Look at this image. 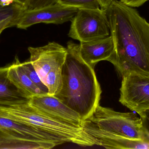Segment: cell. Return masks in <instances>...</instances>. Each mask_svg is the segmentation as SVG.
Segmentation results:
<instances>
[{
    "label": "cell",
    "instance_id": "cell-1",
    "mask_svg": "<svg viewBox=\"0 0 149 149\" xmlns=\"http://www.w3.org/2000/svg\"><path fill=\"white\" fill-rule=\"evenodd\" d=\"M115 52L108 61L122 76H149V23L136 10L113 0L107 10Z\"/></svg>",
    "mask_w": 149,
    "mask_h": 149
},
{
    "label": "cell",
    "instance_id": "cell-2",
    "mask_svg": "<svg viewBox=\"0 0 149 149\" xmlns=\"http://www.w3.org/2000/svg\"><path fill=\"white\" fill-rule=\"evenodd\" d=\"M62 69L63 85L54 95L78 113L82 121L88 119L100 105L102 90L94 68L81 56L79 44L70 41Z\"/></svg>",
    "mask_w": 149,
    "mask_h": 149
},
{
    "label": "cell",
    "instance_id": "cell-3",
    "mask_svg": "<svg viewBox=\"0 0 149 149\" xmlns=\"http://www.w3.org/2000/svg\"><path fill=\"white\" fill-rule=\"evenodd\" d=\"M0 109L11 117L26 123L50 136L57 146L72 143L81 146L98 145V143L82 127L53 119L29 104L0 106Z\"/></svg>",
    "mask_w": 149,
    "mask_h": 149
},
{
    "label": "cell",
    "instance_id": "cell-4",
    "mask_svg": "<svg viewBox=\"0 0 149 149\" xmlns=\"http://www.w3.org/2000/svg\"><path fill=\"white\" fill-rule=\"evenodd\" d=\"M29 60L42 82L48 87V94L54 95L63 85L62 69L67 54V48L55 42L38 47H29Z\"/></svg>",
    "mask_w": 149,
    "mask_h": 149
},
{
    "label": "cell",
    "instance_id": "cell-5",
    "mask_svg": "<svg viewBox=\"0 0 149 149\" xmlns=\"http://www.w3.org/2000/svg\"><path fill=\"white\" fill-rule=\"evenodd\" d=\"M56 146L48 135L0 109V149H49Z\"/></svg>",
    "mask_w": 149,
    "mask_h": 149
},
{
    "label": "cell",
    "instance_id": "cell-6",
    "mask_svg": "<svg viewBox=\"0 0 149 149\" xmlns=\"http://www.w3.org/2000/svg\"><path fill=\"white\" fill-rule=\"evenodd\" d=\"M87 120L104 131L134 140L148 141L141 119L132 112H116L99 105L92 116Z\"/></svg>",
    "mask_w": 149,
    "mask_h": 149
},
{
    "label": "cell",
    "instance_id": "cell-7",
    "mask_svg": "<svg viewBox=\"0 0 149 149\" xmlns=\"http://www.w3.org/2000/svg\"><path fill=\"white\" fill-rule=\"evenodd\" d=\"M107 10L100 8L79 9L71 20L68 36L80 42H86L109 36Z\"/></svg>",
    "mask_w": 149,
    "mask_h": 149
},
{
    "label": "cell",
    "instance_id": "cell-8",
    "mask_svg": "<svg viewBox=\"0 0 149 149\" xmlns=\"http://www.w3.org/2000/svg\"><path fill=\"white\" fill-rule=\"evenodd\" d=\"M122 78L119 101L142 118L149 110V76L129 74Z\"/></svg>",
    "mask_w": 149,
    "mask_h": 149
},
{
    "label": "cell",
    "instance_id": "cell-9",
    "mask_svg": "<svg viewBox=\"0 0 149 149\" xmlns=\"http://www.w3.org/2000/svg\"><path fill=\"white\" fill-rule=\"evenodd\" d=\"M78 10L76 8L63 6L57 3L37 9H24L19 16L16 26L26 29L40 23L62 24L71 21Z\"/></svg>",
    "mask_w": 149,
    "mask_h": 149
},
{
    "label": "cell",
    "instance_id": "cell-10",
    "mask_svg": "<svg viewBox=\"0 0 149 149\" xmlns=\"http://www.w3.org/2000/svg\"><path fill=\"white\" fill-rule=\"evenodd\" d=\"M29 103L33 107L53 119L81 127L83 121L79 115L55 96L48 94L37 95L31 98Z\"/></svg>",
    "mask_w": 149,
    "mask_h": 149
},
{
    "label": "cell",
    "instance_id": "cell-11",
    "mask_svg": "<svg viewBox=\"0 0 149 149\" xmlns=\"http://www.w3.org/2000/svg\"><path fill=\"white\" fill-rule=\"evenodd\" d=\"M81 127L98 143V146L110 149H149V142L127 138L104 131L88 120L82 121Z\"/></svg>",
    "mask_w": 149,
    "mask_h": 149
},
{
    "label": "cell",
    "instance_id": "cell-12",
    "mask_svg": "<svg viewBox=\"0 0 149 149\" xmlns=\"http://www.w3.org/2000/svg\"><path fill=\"white\" fill-rule=\"evenodd\" d=\"M80 54L83 60L93 68L101 61H109L113 55L115 45L112 36L93 41L81 42Z\"/></svg>",
    "mask_w": 149,
    "mask_h": 149
},
{
    "label": "cell",
    "instance_id": "cell-13",
    "mask_svg": "<svg viewBox=\"0 0 149 149\" xmlns=\"http://www.w3.org/2000/svg\"><path fill=\"white\" fill-rule=\"evenodd\" d=\"M8 66L0 67V106L9 107L29 102L30 98L8 77Z\"/></svg>",
    "mask_w": 149,
    "mask_h": 149
},
{
    "label": "cell",
    "instance_id": "cell-14",
    "mask_svg": "<svg viewBox=\"0 0 149 149\" xmlns=\"http://www.w3.org/2000/svg\"><path fill=\"white\" fill-rule=\"evenodd\" d=\"M8 75L11 81L30 99L37 95H45L25 73L17 57L8 66Z\"/></svg>",
    "mask_w": 149,
    "mask_h": 149
},
{
    "label": "cell",
    "instance_id": "cell-15",
    "mask_svg": "<svg viewBox=\"0 0 149 149\" xmlns=\"http://www.w3.org/2000/svg\"><path fill=\"white\" fill-rule=\"evenodd\" d=\"M22 66L25 73L30 79L33 83L43 92L45 94H48L49 90L48 87L42 82L30 60H27L22 63Z\"/></svg>",
    "mask_w": 149,
    "mask_h": 149
},
{
    "label": "cell",
    "instance_id": "cell-16",
    "mask_svg": "<svg viewBox=\"0 0 149 149\" xmlns=\"http://www.w3.org/2000/svg\"><path fill=\"white\" fill-rule=\"evenodd\" d=\"M56 3L63 6L78 9L100 8L98 0H57Z\"/></svg>",
    "mask_w": 149,
    "mask_h": 149
},
{
    "label": "cell",
    "instance_id": "cell-17",
    "mask_svg": "<svg viewBox=\"0 0 149 149\" xmlns=\"http://www.w3.org/2000/svg\"><path fill=\"white\" fill-rule=\"evenodd\" d=\"M24 9L23 6L18 3L6 7H0V22L8 18H18Z\"/></svg>",
    "mask_w": 149,
    "mask_h": 149
},
{
    "label": "cell",
    "instance_id": "cell-18",
    "mask_svg": "<svg viewBox=\"0 0 149 149\" xmlns=\"http://www.w3.org/2000/svg\"><path fill=\"white\" fill-rule=\"evenodd\" d=\"M57 0H29L24 8L26 10L37 9L56 3Z\"/></svg>",
    "mask_w": 149,
    "mask_h": 149
},
{
    "label": "cell",
    "instance_id": "cell-19",
    "mask_svg": "<svg viewBox=\"0 0 149 149\" xmlns=\"http://www.w3.org/2000/svg\"><path fill=\"white\" fill-rule=\"evenodd\" d=\"M17 18H10L5 19L0 22V35L5 29L9 27L16 26Z\"/></svg>",
    "mask_w": 149,
    "mask_h": 149
},
{
    "label": "cell",
    "instance_id": "cell-20",
    "mask_svg": "<svg viewBox=\"0 0 149 149\" xmlns=\"http://www.w3.org/2000/svg\"><path fill=\"white\" fill-rule=\"evenodd\" d=\"M141 118L146 139L149 142V110L145 113L143 117Z\"/></svg>",
    "mask_w": 149,
    "mask_h": 149
},
{
    "label": "cell",
    "instance_id": "cell-21",
    "mask_svg": "<svg viewBox=\"0 0 149 149\" xmlns=\"http://www.w3.org/2000/svg\"><path fill=\"white\" fill-rule=\"evenodd\" d=\"M148 1L149 0H120V1L129 7L137 8L141 6Z\"/></svg>",
    "mask_w": 149,
    "mask_h": 149
},
{
    "label": "cell",
    "instance_id": "cell-22",
    "mask_svg": "<svg viewBox=\"0 0 149 149\" xmlns=\"http://www.w3.org/2000/svg\"><path fill=\"white\" fill-rule=\"evenodd\" d=\"M101 8L107 10L113 0H98Z\"/></svg>",
    "mask_w": 149,
    "mask_h": 149
},
{
    "label": "cell",
    "instance_id": "cell-23",
    "mask_svg": "<svg viewBox=\"0 0 149 149\" xmlns=\"http://www.w3.org/2000/svg\"><path fill=\"white\" fill-rule=\"evenodd\" d=\"M15 3H17L15 0H0V7L10 6Z\"/></svg>",
    "mask_w": 149,
    "mask_h": 149
},
{
    "label": "cell",
    "instance_id": "cell-24",
    "mask_svg": "<svg viewBox=\"0 0 149 149\" xmlns=\"http://www.w3.org/2000/svg\"><path fill=\"white\" fill-rule=\"evenodd\" d=\"M28 1L29 0H15L16 2L17 3L22 5V6H23V7L26 4V3L28 2Z\"/></svg>",
    "mask_w": 149,
    "mask_h": 149
}]
</instances>
